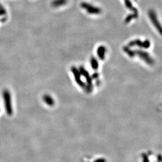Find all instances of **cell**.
<instances>
[{
	"instance_id": "obj_1",
	"label": "cell",
	"mask_w": 162,
	"mask_h": 162,
	"mask_svg": "<svg viewBox=\"0 0 162 162\" xmlns=\"http://www.w3.org/2000/svg\"><path fill=\"white\" fill-rule=\"evenodd\" d=\"M2 95L7 112L9 114H11L12 113V99L10 91L7 89H4L2 92Z\"/></svg>"
},
{
	"instance_id": "obj_2",
	"label": "cell",
	"mask_w": 162,
	"mask_h": 162,
	"mask_svg": "<svg viewBox=\"0 0 162 162\" xmlns=\"http://www.w3.org/2000/svg\"><path fill=\"white\" fill-rule=\"evenodd\" d=\"M135 52L136 55L139 56L140 59L145 62L146 63L149 65H153L154 63V61L152 58L147 52L141 50H135Z\"/></svg>"
},
{
	"instance_id": "obj_3",
	"label": "cell",
	"mask_w": 162,
	"mask_h": 162,
	"mask_svg": "<svg viewBox=\"0 0 162 162\" xmlns=\"http://www.w3.org/2000/svg\"><path fill=\"white\" fill-rule=\"evenodd\" d=\"M80 6L90 14L97 15L99 14L101 12V10L100 8L93 6L92 4L88 3L83 2L80 4Z\"/></svg>"
},
{
	"instance_id": "obj_4",
	"label": "cell",
	"mask_w": 162,
	"mask_h": 162,
	"mask_svg": "<svg viewBox=\"0 0 162 162\" xmlns=\"http://www.w3.org/2000/svg\"><path fill=\"white\" fill-rule=\"evenodd\" d=\"M71 71L73 74L75 76V79L77 84L79 85L81 88H85L86 91H87L88 85L85 84V83L81 80V75L80 74L79 70H78L76 67H72Z\"/></svg>"
},
{
	"instance_id": "obj_5",
	"label": "cell",
	"mask_w": 162,
	"mask_h": 162,
	"mask_svg": "<svg viewBox=\"0 0 162 162\" xmlns=\"http://www.w3.org/2000/svg\"><path fill=\"white\" fill-rule=\"evenodd\" d=\"M150 42L149 40H145L142 41L139 39L132 40L129 43L128 45L129 47L132 46H139L144 48H148L150 46Z\"/></svg>"
},
{
	"instance_id": "obj_6",
	"label": "cell",
	"mask_w": 162,
	"mask_h": 162,
	"mask_svg": "<svg viewBox=\"0 0 162 162\" xmlns=\"http://www.w3.org/2000/svg\"><path fill=\"white\" fill-rule=\"evenodd\" d=\"M149 19L152 21V23L154 25L155 27L158 30L160 34H161L162 31V27L161 26V24L159 23V20L157 19V15L156 14L155 12L153 10L149 11Z\"/></svg>"
},
{
	"instance_id": "obj_7",
	"label": "cell",
	"mask_w": 162,
	"mask_h": 162,
	"mask_svg": "<svg viewBox=\"0 0 162 162\" xmlns=\"http://www.w3.org/2000/svg\"><path fill=\"white\" fill-rule=\"evenodd\" d=\"M79 71L81 75H83V77L85 78L86 81L87 82V85L93 88L92 78L90 76L89 73H88V72L87 71L85 68L82 66L80 68Z\"/></svg>"
},
{
	"instance_id": "obj_8",
	"label": "cell",
	"mask_w": 162,
	"mask_h": 162,
	"mask_svg": "<svg viewBox=\"0 0 162 162\" xmlns=\"http://www.w3.org/2000/svg\"><path fill=\"white\" fill-rule=\"evenodd\" d=\"M106 50L105 46H100L97 49V55L100 60H103L105 58Z\"/></svg>"
},
{
	"instance_id": "obj_9",
	"label": "cell",
	"mask_w": 162,
	"mask_h": 162,
	"mask_svg": "<svg viewBox=\"0 0 162 162\" xmlns=\"http://www.w3.org/2000/svg\"><path fill=\"white\" fill-rule=\"evenodd\" d=\"M67 3V0H53L52 6L54 7H58L65 5Z\"/></svg>"
},
{
	"instance_id": "obj_10",
	"label": "cell",
	"mask_w": 162,
	"mask_h": 162,
	"mask_svg": "<svg viewBox=\"0 0 162 162\" xmlns=\"http://www.w3.org/2000/svg\"><path fill=\"white\" fill-rule=\"evenodd\" d=\"M124 2H125L126 7L128 9H129L130 10L133 12L134 13L138 14V10L136 9V7H134L133 6L130 0H124Z\"/></svg>"
},
{
	"instance_id": "obj_11",
	"label": "cell",
	"mask_w": 162,
	"mask_h": 162,
	"mask_svg": "<svg viewBox=\"0 0 162 162\" xmlns=\"http://www.w3.org/2000/svg\"><path fill=\"white\" fill-rule=\"evenodd\" d=\"M123 51L130 58H134V56H136L135 51L131 50L129 46V47L125 46L123 47Z\"/></svg>"
},
{
	"instance_id": "obj_12",
	"label": "cell",
	"mask_w": 162,
	"mask_h": 162,
	"mask_svg": "<svg viewBox=\"0 0 162 162\" xmlns=\"http://www.w3.org/2000/svg\"><path fill=\"white\" fill-rule=\"evenodd\" d=\"M43 100L46 103L50 105H52L54 103V101L53 98L50 96V95L45 94L43 96Z\"/></svg>"
},
{
	"instance_id": "obj_13",
	"label": "cell",
	"mask_w": 162,
	"mask_h": 162,
	"mask_svg": "<svg viewBox=\"0 0 162 162\" xmlns=\"http://www.w3.org/2000/svg\"><path fill=\"white\" fill-rule=\"evenodd\" d=\"M90 65L91 66V68H93V70H97L98 68L99 63L98 61L96 58L93 57L90 59Z\"/></svg>"
},
{
	"instance_id": "obj_14",
	"label": "cell",
	"mask_w": 162,
	"mask_h": 162,
	"mask_svg": "<svg viewBox=\"0 0 162 162\" xmlns=\"http://www.w3.org/2000/svg\"><path fill=\"white\" fill-rule=\"evenodd\" d=\"M138 17V14L133 13L132 14H130L126 17L125 21L126 23H129L132 20L136 19V17Z\"/></svg>"
},
{
	"instance_id": "obj_15",
	"label": "cell",
	"mask_w": 162,
	"mask_h": 162,
	"mask_svg": "<svg viewBox=\"0 0 162 162\" xmlns=\"http://www.w3.org/2000/svg\"><path fill=\"white\" fill-rule=\"evenodd\" d=\"M7 15V11L2 4L0 3V17H4Z\"/></svg>"
},
{
	"instance_id": "obj_16",
	"label": "cell",
	"mask_w": 162,
	"mask_h": 162,
	"mask_svg": "<svg viewBox=\"0 0 162 162\" xmlns=\"http://www.w3.org/2000/svg\"><path fill=\"white\" fill-rule=\"evenodd\" d=\"M98 77H99V74H97V73H95V74H93V75L92 78H95V79H96V78H97Z\"/></svg>"
}]
</instances>
